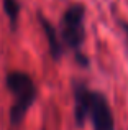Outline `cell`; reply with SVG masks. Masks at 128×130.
Returning <instances> with one entry per match:
<instances>
[{"label":"cell","mask_w":128,"mask_h":130,"mask_svg":"<svg viewBox=\"0 0 128 130\" xmlns=\"http://www.w3.org/2000/svg\"><path fill=\"white\" fill-rule=\"evenodd\" d=\"M118 25H120V28H122V31L125 33V40H126V44H128V22L118 20Z\"/></svg>","instance_id":"6"},{"label":"cell","mask_w":128,"mask_h":130,"mask_svg":"<svg viewBox=\"0 0 128 130\" xmlns=\"http://www.w3.org/2000/svg\"><path fill=\"white\" fill-rule=\"evenodd\" d=\"M72 92L74 119L79 127H82L86 120H90L94 130H115L113 112L103 92L89 89L80 81H74Z\"/></svg>","instance_id":"1"},{"label":"cell","mask_w":128,"mask_h":130,"mask_svg":"<svg viewBox=\"0 0 128 130\" xmlns=\"http://www.w3.org/2000/svg\"><path fill=\"white\" fill-rule=\"evenodd\" d=\"M5 86L13 95V104L10 109L12 125H20L26 112L31 109L38 97V89L30 74L23 71H10L5 76Z\"/></svg>","instance_id":"2"},{"label":"cell","mask_w":128,"mask_h":130,"mask_svg":"<svg viewBox=\"0 0 128 130\" xmlns=\"http://www.w3.org/2000/svg\"><path fill=\"white\" fill-rule=\"evenodd\" d=\"M86 7L82 3H72L66 8L61 18V40L74 53H80V46L86 41Z\"/></svg>","instance_id":"3"},{"label":"cell","mask_w":128,"mask_h":130,"mask_svg":"<svg viewBox=\"0 0 128 130\" xmlns=\"http://www.w3.org/2000/svg\"><path fill=\"white\" fill-rule=\"evenodd\" d=\"M38 20H39V25H41L46 38H48V46H49V53H51L53 59H56V61L61 59L64 54V46H62L61 36L56 31V26H53V23L41 15H38Z\"/></svg>","instance_id":"4"},{"label":"cell","mask_w":128,"mask_h":130,"mask_svg":"<svg viewBox=\"0 0 128 130\" xmlns=\"http://www.w3.org/2000/svg\"><path fill=\"white\" fill-rule=\"evenodd\" d=\"M2 5H3V12L7 13V17H8V20H10V25H12V28L15 30L16 25H18L20 10H22L20 2L18 0H3Z\"/></svg>","instance_id":"5"}]
</instances>
